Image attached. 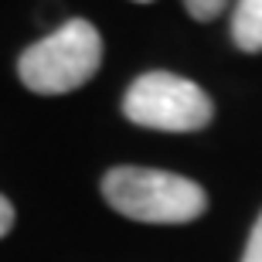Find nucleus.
I'll return each mask as SVG.
<instances>
[{
	"label": "nucleus",
	"instance_id": "1",
	"mask_svg": "<svg viewBox=\"0 0 262 262\" xmlns=\"http://www.w3.org/2000/svg\"><path fill=\"white\" fill-rule=\"evenodd\" d=\"M102 198L123 218L146 225H184L208 208L201 184L154 167H113L102 177Z\"/></svg>",
	"mask_w": 262,
	"mask_h": 262
},
{
	"label": "nucleus",
	"instance_id": "2",
	"mask_svg": "<svg viewBox=\"0 0 262 262\" xmlns=\"http://www.w3.org/2000/svg\"><path fill=\"white\" fill-rule=\"evenodd\" d=\"M102 65V34L96 24L75 17L65 20L48 38L34 41L17 61L20 82L38 96H65L75 92Z\"/></svg>",
	"mask_w": 262,
	"mask_h": 262
},
{
	"label": "nucleus",
	"instance_id": "3",
	"mask_svg": "<svg viewBox=\"0 0 262 262\" xmlns=\"http://www.w3.org/2000/svg\"><path fill=\"white\" fill-rule=\"evenodd\" d=\"M123 116L143 129L194 133L211 123L214 106L208 92L191 78L174 75V72H146L126 89Z\"/></svg>",
	"mask_w": 262,
	"mask_h": 262
},
{
	"label": "nucleus",
	"instance_id": "4",
	"mask_svg": "<svg viewBox=\"0 0 262 262\" xmlns=\"http://www.w3.org/2000/svg\"><path fill=\"white\" fill-rule=\"evenodd\" d=\"M232 41L249 55L262 51V0H238L232 14Z\"/></svg>",
	"mask_w": 262,
	"mask_h": 262
},
{
	"label": "nucleus",
	"instance_id": "5",
	"mask_svg": "<svg viewBox=\"0 0 262 262\" xmlns=\"http://www.w3.org/2000/svg\"><path fill=\"white\" fill-rule=\"evenodd\" d=\"M225 4H228V0H184L187 14L194 20H214L225 10Z\"/></svg>",
	"mask_w": 262,
	"mask_h": 262
},
{
	"label": "nucleus",
	"instance_id": "6",
	"mask_svg": "<svg viewBox=\"0 0 262 262\" xmlns=\"http://www.w3.org/2000/svg\"><path fill=\"white\" fill-rule=\"evenodd\" d=\"M242 262H262V214L255 218L252 232H249V242H245Z\"/></svg>",
	"mask_w": 262,
	"mask_h": 262
},
{
	"label": "nucleus",
	"instance_id": "7",
	"mask_svg": "<svg viewBox=\"0 0 262 262\" xmlns=\"http://www.w3.org/2000/svg\"><path fill=\"white\" fill-rule=\"evenodd\" d=\"M10 228H14V204L0 194V238H4Z\"/></svg>",
	"mask_w": 262,
	"mask_h": 262
},
{
	"label": "nucleus",
	"instance_id": "8",
	"mask_svg": "<svg viewBox=\"0 0 262 262\" xmlns=\"http://www.w3.org/2000/svg\"><path fill=\"white\" fill-rule=\"evenodd\" d=\"M136 4H150V0H136Z\"/></svg>",
	"mask_w": 262,
	"mask_h": 262
}]
</instances>
